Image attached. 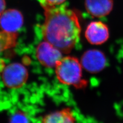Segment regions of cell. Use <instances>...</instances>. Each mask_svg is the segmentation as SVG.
I'll return each mask as SVG.
<instances>
[{"label":"cell","mask_w":123,"mask_h":123,"mask_svg":"<svg viewBox=\"0 0 123 123\" xmlns=\"http://www.w3.org/2000/svg\"><path fill=\"white\" fill-rule=\"evenodd\" d=\"M42 7L45 6H57L62 4L66 0H38Z\"/></svg>","instance_id":"12"},{"label":"cell","mask_w":123,"mask_h":123,"mask_svg":"<svg viewBox=\"0 0 123 123\" xmlns=\"http://www.w3.org/2000/svg\"><path fill=\"white\" fill-rule=\"evenodd\" d=\"M113 0H86L85 7L88 13L97 18L108 14L113 8Z\"/></svg>","instance_id":"8"},{"label":"cell","mask_w":123,"mask_h":123,"mask_svg":"<svg viewBox=\"0 0 123 123\" xmlns=\"http://www.w3.org/2000/svg\"><path fill=\"white\" fill-rule=\"evenodd\" d=\"M18 34L17 32L0 31V54L6 50L13 48L17 44ZM6 66L5 62L0 57V75Z\"/></svg>","instance_id":"10"},{"label":"cell","mask_w":123,"mask_h":123,"mask_svg":"<svg viewBox=\"0 0 123 123\" xmlns=\"http://www.w3.org/2000/svg\"><path fill=\"white\" fill-rule=\"evenodd\" d=\"M85 37L91 44L98 45L106 42L109 37L108 27L102 22H92L88 25Z\"/></svg>","instance_id":"6"},{"label":"cell","mask_w":123,"mask_h":123,"mask_svg":"<svg viewBox=\"0 0 123 123\" xmlns=\"http://www.w3.org/2000/svg\"><path fill=\"white\" fill-rule=\"evenodd\" d=\"M41 123H75V118L71 110L67 108L46 115Z\"/></svg>","instance_id":"9"},{"label":"cell","mask_w":123,"mask_h":123,"mask_svg":"<svg viewBox=\"0 0 123 123\" xmlns=\"http://www.w3.org/2000/svg\"><path fill=\"white\" fill-rule=\"evenodd\" d=\"M43 7L45 15L42 26L43 39L63 53H70L80 38V26L78 16L66 4Z\"/></svg>","instance_id":"1"},{"label":"cell","mask_w":123,"mask_h":123,"mask_svg":"<svg viewBox=\"0 0 123 123\" xmlns=\"http://www.w3.org/2000/svg\"><path fill=\"white\" fill-rule=\"evenodd\" d=\"M6 7L5 0H0V16L3 12Z\"/></svg>","instance_id":"13"},{"label":"cell","mask_w":123,"mask_h":123,"mask_svg":"<svg viewBox=\"0 0 123 123\" xmlns=\"http://www.w3.org/2000/svg\"><path fill=\"white\" fill-rule=\"evenodd\" d=\"M80 63L86 70L91 74H97L104 69L107 60L102 51L97 49H91L83 54Z\"/></svg>","instance_id":"5"},{"label":"cell","mask_w":123,"mask_h":123,"mask_svg":"<svg viewBox=\"0 0 123 123\" xmlns=\"http://www.w3.org/2000/svg\"><path fill=\"white\" fill-rule=\"evenodd\" d=\"M9 123H28V120L24 112L18 111L12 115Z\"/></svg>","instance_id":"11"},{"label":"cell","mask_w":123,"mask_h":123,"mask_svg":"<svg viewBox=\"0 0 123 123\" xmlns=\"http://www.w3.org/2000/svg\"><path fill=\"white\" fill-rule=\"evenodd\" d=\"M2 76L6 86L16 89L21 88L26 83L28 79V72L24 65L13 63L5 66Z\"/></svg>","instance_id":"3"},{"label":"cell","mask_w":123,"mask_h":123,"mask_svg":"<svg viewBox=\"0 0 123 123\" xmlns=\"http://www.w3.org/2000/svg\"><path fill=\"white\" fill-rule=\"evenodd\" d=\"M23 16L20 11L8 9L0 16V27L6 32H17L23 24Z\"/></svg>","instance_id":"7"},{"label":"cell","mask_w":123,"mask_h":123,"mask_svg":"<svg viewBox=\"0 0 123 123\" xmlns=\"http://www.w3.org/2000/svg\"><path fill=\"white\" fill-rule=\"evenodd\" d=\"M55 72L59 81L76 88L86 86L87 81L83 76V67L80 62L75 57H63L55 66Z\"/></svg>","instance_id":"2"},{"label":"cell","mask_w":123,"mask_h":123,"mask_svg":"<svg viewBox=\"0 0 123 123\" xmlns=\"http://www.w3.org/2000/svg\"><path fill=\"white\" fill-rule=\"evenodd\" d=\"M59 49L45 41L37 46L36 55L38 62L45 67H55L57 63L63 57Z\"/></svg>","instance_id":"4"}]
</instances>
